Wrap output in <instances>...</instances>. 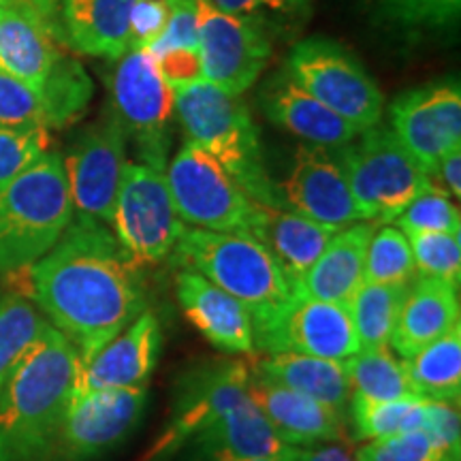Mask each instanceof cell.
Returning a JSON list of instances; mask_svg holds the SVG:
<instances>
[{
	"label": "cell",
	"instance_id": "obj_1",
	"mask_svg": "<svg viewBox=\"0 0 461 461\" xmlns=\"http://www.w3.org/2000/svg\"><path fill=\"white\" fill-rule=\"evenodd\" d=\"M34 305L86 363L146 310L141 267L107 224L73 218L58 244L28 269Z\"/></svg>",
	"mask_w": 461,
	"mask_h": 461
},
{
	"label": "cell",
	"instance_id": "obj_2",
	"mask_svg": "<svg viewBox=\"0 0 461 461\" xmlns=\"http://www.w3.org/2000/svg\"><path fill=\"white\" fill-rule=\"evenodd\" d=\"M244 361H218L182 374L165 429L140 461H169L184 448L193 461L286 457L285 445L248 391Z\"/></svg>",
	"mask_w": 461,
	"mask_h": 461
},
{
	"label": "cell",
	"instance_id": "obj_3",
	"mask_svg": "<svg viewBox=\"0 0 461 461\" xmlns=\"http://www.w3.org/2000/svg\"><path fill=\"white\" fill-rule=\"evenodd\" d=\"M79 372L77 350L50 325L0 391V461H50Z\"/></svg>",
	"mask_w": 461,
	"mask_h": 461
},
{
	"label": "cell",
	"instance_id": "obj_4",
	"mask_svg": "<svg viewBox=\"0 0 461 461\" xmlns=\"http://www.w3.org/2000/svg\"><path fill=\"white\" fill-rule=\"evenodd\" d=\"M171 257L182 269L201 274L244 305L258 350L267 346L299 299L274 257L248 235L184 229Z\"/></svg>",
	"mask_w": 461,
	"mask_h": 461
},
{
	"label": "cell",
	"instance_id": "obj_5",
	"mask_svg": "<svg viewBox=\"0 0 461 461\" xmlns=\"http://www.w3.org/2000/svg\"><path fill=\"white\" fill-rule=\"evenodd\" d=\"M173 109L186 140L203 148L255 203L282 205L278 184L265 169L258 129L240 96L199 82L173 90Z\"/></svg>",
	"mask_w": 461,
	"mask_h": 461
},
{
	"label": "cell",
	"instance_id": "obj_6",
	"mask_svg": "<svg viewBox=\"0 0 461 461\" xmlns=\"http://www.w3.org/2000/svg\"><path fill=\"white\" fill-rule=\"evenodd\" d=\"M60 154L48 152L0 186V276L28 272L73 221Z\"/></svg>",
	"mask_w": 461,
	"mask_h": 461
},
{
	"label": "cell",
	"instance_id": "obj_7",
	"mask_svg": "<svg viewBox=\"0 0 461 461\" xmlns=\"http://www.w3.org/2000/svg\"><path fill=\"white\" fill-rule=\"evenodd\" d=\"M357 210L366 222H393L431 188L429 173L402 146L393 131H361L336 152Z\"/></svg>",
	"mask_w": 461,
	"mask_h": 461
},
{
	"label": "cell",
	"instance_id": "obj_8",
	"mask_svg": "<svg viewBox=\"0 0 461 461\" xmlns=\"http://www.w3.org/2000/svg\"><path fill=\"white\" fill-rule=\"evenodd\" d=\"M165 180L182 222L250 238L258 203L197 143L184 141L180 152L167 165Z\"/></svg>",
	"mask_w": 461,
	"mask_h": 461
},
{
	"label": "cell",
	"instance_id": "obj_9",
	"mask_svg": "<svg viewBox=\"0 0 461 461\" xmlns=\"http://www.w3.org/2000/svg\"><path fill=\"white\" fill-rule=\"evenodd\" d=\"M109 90L112 115L122 126L126 140H132L141 163L152 169H167L171 148L173 88L158 73L148 50H131L118 58Z\"/></svg>",
	"mask_w": 461,
	"mask_h": 461
},
{
	"label": "cell",
	"instance_id": "obj_10",
	"mask_svg": "<svg viewBox=\"0 0 461 461\" xmlns=\"http://www.w3.org/2000/svg\"><path fill=\"white\" fill-rule=\"evenodd\" d=\"M112 227L118 244L140 267L171 257L186 224L177 216L163 171L143 163L124 165Z\"/></svg>",
	"mask_w": 461,
	"mask_h": 461
},
{
	"label": "cell",
	"instance_id": "obj_11",
	"mask_svg": "<svg viewBox=\"0 0 461 461\" xmlns=\"http://www.w3.org/2000/svg\"><path fill=\"white\" fill-rule=\"evenodd\" d=\"M285 71L357 131L376 126L383 118L384 96L378 84L338 43L305 39L293 48Z\"/></svg>",
	"mask_w": 461,
	"mask_h": 461
},
{
	"label": "cell",
	"instance_id": "obj_12",
	"mask_svg": "<svg viewBox=\"0 0 461 461\" xmlns=\"http://www.w3.org/2000/svg\"><path fill=\"white\" fill-rule=\"evenodd\" d=\"M199 56L203 82L241 96L272 56V41L255 15L224 14L199 0Z\"/></svg>",
	"mask_w": 461,
	"mask_h": 461
},
{
	"label": "cell",
	"instance_id": "obj_13",
	"mask_svg": "<svg viewBox=\"0 0 461 461\" xmlns=\"http://www.w3.org/2000/svg\"><path fill=\"white\" fill-rule=\"evenodd\" d=\"M148 387L75 393L58 429L50 461H95L137 429Z\"/></svg>",
	"mask_w": 461,
	"mask_h": 461
},
{
	"label": "cell",
	"instance_id": "obj_14",
	"mask_svg": "<svg viewBox=\"0 0 461 461\" xmlns=\"http://www.w3.org/2000/svg\"><path fill=\"white\" fill-rule=\"evenodd\" d=\"M73 212L112 227L126 165V135L113 115L86 129L62 158Z\"/></svg>",
	"mask_w": 461,
	"mask_h": 461
},
{
	"label": "cell",
	"instance_id": "obj_15",
	"mask_svg": "<svg viewBox=\"0 0 461 461\" xmlns=\"http://www.w3.org/2000/svg\"><path fill=\"white\" fill-rule=\"evenodd\" d=\"M331 148L302 143L293 154V165L278 184L285 210L312 218L316 222L344 229L363 222L348 182Z\"/></svg>",
	"mask_w": 461,
	"mask_h": 461
},
{
	"label": "cell",
	"instance_id": "obj_16",
	"mask_svg": "<svg viewBox=\"0 0 461 461\" xmlns=\"http://www.w3.org/2000/svg\"><path fill=\"white\" fill-rule=\"evenodd\" d=\"M391 124L402 146L431 173L451 149L461 148L459 86H431L406 92L391 107Z\"/></svg>",
	"mask_w": 461,
	"mask_h": 461
},
{
	"label": "cell",
	"instance_id": "obj_17",
	"mask_svg": "<svg viewBox=\"0 0 461 461\" xmlns=\"http://www.w3.org/2000/svg\"><path fill=\"white\" fill-rule=\"evenodd\" d=\"M163 350V331L157 314L143 312L99 353L82 363L75 393L146 387Z\"/></svg>",
	"mask_w": 461,
	"mask_h": 461
},
{
	"label": "cell",
	"instance_id": "obj_18",
	"mask_svg": "<svg viewBox=\"0 0 461 461\" xmlns=\"http://www.w3.org/2000/svg\"><path fill=\"white\" fill-rule=\"evenodd\" d=\"M359 350L348 305L299 295L261 353H299L344 363Z\"/></svg>",
	"mask_w": 461,
	"mask_h": 461
},
{
	"label": "cell",
	"instance_id": "obj_19",
	"mask_svg": "<svg viewBox=\"0 0 461 461\" xmlns=\"http://www.w3.org/2000/svg\"><path fill=\"white\" fill-rule=\"evenodd\" d=\"M176 297L186 319L214 348L227 355L255 353V327L250 314L222 288L197 272L182 269L176 274Z\"/></svg>",
	"mask_w": 461,
	"mask_h": 461
},
{
	"label": "cell",
	"instance_id": "obj_20",
	"mask_svg": "<svg viewBox=\"0 0 461 461\" xmlns=\"http://www.w3.org/2000/svg\"><path fill=\"white\" fill-rule=\"evenodd\" d=\"M248 391L276 436L288 447H314L348 440V420L312 397L285 389L250 372Z\"/></svg>",
	"mask_w": 461,
	"mask_h": 461
},
{
	"label": "cell",
	"instance_id": "obj_21",
	"mask_svg": "<svg viewBox=\"0 0 461 461\" xmlns=\"http://www.w3.org/2000/svg\"><path fill=\"white\" fill-rule=\"evenodd\" d=\"M60 34L22 0L0 5V68L41 90L58 56Z\"/></svg>",
	"mask_w": 461,
	"mask_h": 461
},
{
	"label": "cell",
	"instance_id": "obj_22",
	"mask_svg": "<svg viewBox=\"0 0 461 461\" xmlns=\"http://www.w3.org/2000/svg\"><path fill=\"white\" fill-rule=\"evenodd\" d=\"M261 105L274 124L314 146L342 148L361 132L316 101L286 71L267 79L261 90Z\"/></svg>",
	"mask_w": 461,
	"mask_h": 461
},
{
	"label": "cell",
	"instance_id": "obj_23",
	"mask_svg": "<svg viewBox=\"0 0 461 461\" xmlns=\"http://www.w3.org/2000/svg\"><path fill=\"white\" fill-rule=\"evenodd\" d=\"M338 230V227L316 222L285 207L258 205L250 238L274 257L288 282L299 288L303 276L310 272Z\"/></svg>",
	"mask_w": 461,
	"mask_h": 461
},
{
	"label": "cell",
	"instance_id": "obj_24",
	"mask_svg": "<svg viewBox=\"0 0 461 461\" xmlns=\"http://www.w3.org/2000/svg\"><path fill=\"white\" fill-rule=\"evenodd\" d=\"M459 325V286L417 276L408 285L389 344L402 359L447 336Z\"/></svg>",
	"mask_w": 461,
	"mask_h": 461
},
{
	"label": "cell",
	"instance_id": "obj_25",
	"mask_svg": "<svg viewBox=\"0 0 461 461\" xmlns=\"http://www.w3.org/2000/svg\"><path fill=\"white\" fill-rule=\"evenodd\" d=\"M374 233L372 222H355L339 229L299 285V295L348 305L363 285L366 252Z\"/></svg>",
	"mask_w": 461,
	"mask_h": 461
},
{
	"label": "cell",
	"instance_id": "obj_26",
	"mask_svg": "<svg viewBox=\"0 0 461 461\" xmlns=\"http://www.w3.org/2000/svg\"><path fill=\"white\" fill-rule=\"evenodd\" d=\"M137 0H60L65 41L79 54L118 60L129 51V22Z\"/></svg>",
	"mask_w": 461,
	"mask_h": 461
},
{
	"label": "cell",
	"instance_id": "obj_27",
	"mask_svg": "<svg viewBox=\"0 0 461 461\" xmlns=\"http://www.w3.org/2000/svg\"><path fill=\"white\" fill-rule=\"evenodd\" d=\"M250 372L280 387L312 397L348 420L353 389L342 363L299 353H272L258 359Z\"/></svg>",
	"mask_w": 461,
	"mask_h": 461
},
{
	"label": "cell",
	"instance_id": "obj_28",
	"mask_svg": "<svg viewBox=\"0 0 461 461\" xmlns=\"http://www.w3.org/2000/svg\"><path fill=\"white\" fill-rule=\"evenodd\" d=\"M408 376L423 400L457 406L461 397V327L403 359Z\"/></svg>",
	"mask_w": 461,
	"mask_h": 461
},
{
	"label": "cell",
	"instance_id": "obj_29",
	"mask_svg": "<svg viewBox=\"0 0 461 461\" xmlns=\"http://www.w3.org/2000/svg\"><path fill=\"white\" fill-rule=\"evenodd\" d=\"M342 366L350 389L357 395L378 402L423 400L408 376L403 361H397L387 348L359 350Z\"/></svg>",
	"mask_w": 461,
	"mask_h": 461
},
{
	"label": "cell",
	"instance_id": "obj_30",
	"mask_svg": "<svg viewBox=\"0 0 461 461\" xmlns=\"http://www.w3.org/2000/svg\"><path fill=\"white\" fill-rule=\"evenodd\" d=\"M408 285H374V282H363L357 288L348 303V312L361 350L387 348Z\"/></svg>",
	"mask_w": 461,
	"mask_h": 461
},
{
	"label": "cell",
	"instance_id": "obj_31",
	"mask_svg": "<svg viewBox=\"0 0 461 461\" xmlns=\"http://www.w3.org/2000/svg\"><path fill=\"white\" fill-rule=\"evenodd\" d=\"M429 400L378 402L353 393L348 403V423L355 440H376L406 431L425 429Z\"/></svg>",
	"mask_w": 461,
	"mask_h": 461
},
{
	"label": "cell",
	"instance_id": "obj_32",
	"mask_svg": "<svg viewBox=\"0 0 461 461\" xmlns=\"http://www.w3.org/2000/svg\"><path fill=\"white\" fill-rule=\"evenodd\" d=\"M92 90L95 88L86 68L62 51L43 88L39 90L48 129H65L73 120H77V115H82L88 107Z\"/></svg>",
	"mask_w": 461,
	"mask_h": 461
},
{
	"label": "cell",
	"instance_id": "obj_33",
	"mask_svg": "<svg viewBox=\"0 0 461 461\" xmlns=\"http://www.w3.org/2000/svg\"><path fill=\"white\" fill-rule=\"evenodd\" d=\"M50 327L41 310L22 295H0V391L17 361Z\"/></svg>",
	"mask_w": 461,
	"mask_h": 461
},
{
	"label": "cell",
	"instance_id": "obj_34",
	"mask_svg": "<svg viewBox=\"0 0 461 461\" xmlns=\"http://www.w3.org/2000/svg\"><path fill=\"white\" fill-rule=\"evenodd\" d=\"M417 278L411 244L406 233L397 227L374 230L366 252L363 282L374 285H411Z\"/></svg>",
	"mask_w": 461,
	"mask_h": 461
},
{
	"label": "cell",
	"instance_id": "obj_35",
	"mask_svg": "<svg viewBox=\"0 0 461 461\" xmlns=\"http://www.w3.org/2000/svg\"><path fill=\"white\" fill-rule=\"evenodd\" d=\"M414 267L425 278L447 280L459 286L461 238L459 233H406Z\"/></svg>",
	"mask_w": 461,
	"mask_h": 461
},
{
	"label": "cell",
	"instance_id": "obj_36",
	"mask_svg": "<svg viewBox=\"0 0 461 461\" xmlns=\"http://www.w3.org/2000/svg\"><path fill=\"white\" fill-rule=\"evenodd\" d=\"M393 222L403 233H459L461 229L457 203L434 186L419 194Z\"/></svg>",
	"mask_w": 461,
	"mask_h": 461
},
{
	"label": "cell",
	"instance_id": "obj_37",
	"mask_svg": "<svg viewBox=\"0 0 461 461\" xmlns=\"http://www.w3.org/2000/svg\"><path fill=\"white\" fill-rule=\"evenodd\" d=\"M448 453L428 431H406L387 438L367 440L355 451L357 461H442Z\"/></svg>",
	"mask_w": 461,
	"mask_h": 461
},
{
	"label": "cell",
	"instance_id": "obj_38",
	"mask_svg": "<svg viewBox=\"0 0 461 461\" xmlns=\"http://www.w3.org/2000/svg\"><path fill=\"white\" fill-rule=\"evenodd\" d=\"M48 129H7L0 126V186L50 152Z\"/></svg>",
	"mask_w": 461,
	"mask_h": 461
},
{
	"label": "cell",
	"instance_id": "obj_39",
	"mask_svg": "<svg viewBox=\"0 0 461 461\" xmlns=\"http://www.w3.org/2000/svg\"><path fill=\"white\" fill-rule=\"evenodd\" d=\"M0 126L48 129L39 92L3 68H0Z\"/></svg>",
	"mask_w": 461,
	"mask_h": 461
},
{
	"label": "cell",
	"instance_id": "obj_40",
	"mask_svg": "<svg viewBox=\"0 0 461 461\" xmlns=\"http://www.w3.org/2000/svg\"><path fill=\"white\" fill-rule=\"evenodd\" d=\"M169 20L149 54L165 50H199V0H167Z\"/></svg>",
	"mask_w": 461,
	"mask_h": 461
},
{
	"label": "cell",
	"instance_id": "obj_41",
	"mask_svg": "<svg viewBox=\"0 0 461 461\" xmlns=\"http://www.w3.org/2000/svg\"><path fill=\"white\" fill-rule=\"evenodd\" d=\"M167 20H169L167 0H137L129 22V51L152 48L163 37Z\"/></svg>",
	"mask_w": 461,
	"mask_h": 461
},
{
	"label": "cell",
	"instance_id": "obj_42",
	"mask_svg": "<svg viewBox=\"0 0 461 461\" xmlns=\"http://www.w3.org/2000/svg\"><path fill=\"white\" fill-rule=\"evenodd\" d=\"M158 73L173 90L188 88V86L203 82V67H201L199 50H165L152 54Z\"/></svg>",
	"mask_w": 461,
	"mask_h": 461
},
{
	"label": "cell",
	"instance_id": "obj_43",
	"mask_svg": "<svg viewBox=\"0 0 461 461\" xmlns=\"http://www.w3.org/2000/svg\"><path fill=\"white\" fill-rule=\"evenodd\" d=\"M402 20L420 24H442L459 15L461 0H389Z\"/></svg>",
	"mask_w": 461,
	"mask_h": 461
},
{
	"label": "cell",
	"instance_id": "obj_44",
	"mask_svg": "<svg viewBox=\"0 0 461 461\" xmlns=\"http://www.w3.org/2000/svg\"><path fill=\"white\" fill-rule=\"evenodd\" d=\"M423 431H428L438 445L445 447L447 451H459L461 423L457 406L447 402L429 400L428 423H425Z\"/></svg>",
	"mask_w": 461,
	"mask_h": 461
},
{
	"label": "cell",
	"instance_id": "obj_45",
	"mask_svg": "<svg viewBox=\"0 0 461 461\" xmlns=\"http://www.w3.org/2000/svg\"><path fill=\"white\" fill-rule=\"evenodd\" d=\"M431 186L442 190L448 197L457 201L461 197V148H455L447 154L436 169L429 173Z\"/></svg>",
	"mask_w": 461,
	"mask_h": 461
},
{
	"label": "cell",
	"instance_id": "obj_46",
	"mask_svg": "<svg viewBox=\"0 0 461 461\" xmlns=\"http://www.w3.org/2000/svg\"><path fill=\"white\" fill-rule=\"evenodd\" d=\"M293 461H357L355 451L342 442H327L316 447H297Z\"/></svg>",
	"mask_w": 461,
	"mask_h": 461
},
{
	"label": "cell",
	"instance_id": "obj_47",
	"mask_svg": "<svg viewBox=\"0 0 461 461\" xmlns=\"http://www.w3.org/2000/svg\"><path fill=\"white\" fill-rule=\"evenodd\" d=\"M212 7L224 14L235 15H255L258 11H288L282 0H207Z\"/></svg>",
	"mask_w": 461,
	"mask_h": 461
},
{
	"label": "cell",
	"instance_id": "obj_48",
	"mask_svg": "<svg viewBox=\"0 0 461 461\" xmlns=\"http://www.w3.org/2000/svg\"><path fill=\"white\" fill-rule=\"evenodd\" d=\"M22 3H26L28 7L37 11V14L41 15L58 34H60L62 41H65V34H62V26H60V0H22Z\"/></svg>",
	"mask_w": 461,
	"mask_h": 461
},
{
	"label": "cell",
	"instance_id": "obj_49",
	"mask_svg": "<svg viewBox=\"0 0 461 461\" xmlns=\"http://www.w3.org/2000/svg\"><path fill=\"white\" fill-rule=\"evenodd\" d=\"M293 455H295V451L286 455V457H248V459H227V461H293Z\"/></svg>",
	"mask_w": 461,
	"mask_h": 461
},
{
	"label": "cell",
	"instance_id": "obj_50",
	"mask_svg": "<svg viewBox=\"0 0 461 461\" xmlns=\"http://www.w3.org/2000/svg\"><path fill=\"white\" fill-rule=\"evenodd\" d=\"M286 9H303L308 5V0H282Z\"/></svg>",
	"mask_w": 461,
	"mask_h": 461
},
{
	"label": "cell",
	"instance_id": "obj_51",
	"mask_svg": "<svg viewBox=\"0 0 461 461\" xmlns=\"http://www.w3.org/2000/svg\"><path fill=\"white\" fill-rule=\"evenodd\" d=\"M442 461H459V451H453V453H448L445 459Z\"/></svg>",
	"mask_w": 461,
	"mask_h": 461
},
{
	"label": "cell",
	"instance_id": "obj_52",
	"mask_svg": "<svg viewBox=\"0 0 461 461\" xmlns=\"http://www.w3.org/2000/svg\"><path fill=\"white\" fill-rule=\"evenodd\" d=\"M7 3H11V0H0V5H7Z\"/></svg>",
	"mask_w": 461,
	"mask_h": 461
}]
</instances>
